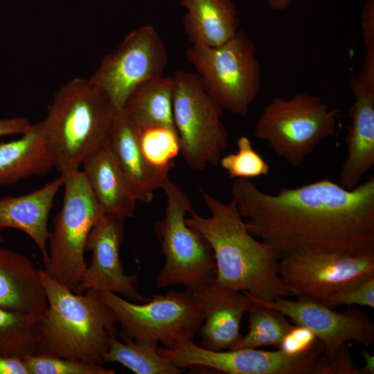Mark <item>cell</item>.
I'll list each match as a JSON object with an SVG mask.
<instances>
[{"label": "cell", "instance_id": "obj_12", "mask_svg": "<svg viewBox=\"0 0 374 374\" xmlns=\"http://www.w3.org/2000/svg\"><path fill=\"white\" fill-rule=\"evenodd\" d=\"M159 352L181 368L202 367L229 374H314V366L323 353L324 345L317 339L308 352L297 356L280 350L266 351L256 348L214 350L198 346L193 341Z\"/></svg>", "mask_w": 374, "mask_h": 374}, {"label": "cell", "instance_id": "obj_10", "mask_svg": "<svg viewBox=\"0 0 374 374\" xmlns=\"http://www.w3.org/2000/svg\"><path fill=\"white\" fill-rule=\"evenodd\" d=\"M173 117L180 152L193 169L218 164L228 147L223 109L211 98L196 73L177 71L172 76Z\"/></svg>", "mask_w": 374, "mask_h": 374}, {"label": "cell", "instance_id": "obj_37", "mask_svg": "<svg viewBox=\"0 0 374 374\" xmlns=\"http://www.w3.org/2000/svg\"><path fill=\"white\" fill-rule=\"evenodd\" d=\"M364 357L366 364L365 367L360 369L361 373L364 374H373L374 373V366H373V356H371L369 353L366 350L359 352Z\"/></svg>", "mask_w": 374, "mask_h": 374}, {"label": "cell", "instance_id": "obj_23", "mask_svg": "<svg viewBox=\"0 0 374 374\" xmlns=\"http://www.w3.org/2000/svg\"><path fill=\"white\" fill-rule=\"evenodd\" d=\"M21 136L0 143V186L43 176L55 168L51 148L38 123Z\"/></svg>", "mask_w": 374, "mask_h": 374}, {"label": "cell", "instance_id": "obj_36", "mask_svg": "<svg viewBox=\"0 0 374 374\" xmlns=\"http://www.w3.org/2000/svg\"><path fill=\"white\" fill-rule=\"evenodd\" d=\"M274 10L283 11L289 8L294 0H264Z\"/></svg>", "mask_w": 374, "mask_h": 374}, {"label": "cell", "instance_id": "obj_24", "mask_svg": "<svg viewBox=\"0 0 374 374\" xmlns=\"http://www.w3.org/2000/svg\"><path fill=\"white\" fill-rule=\"evenodd\" d=\"M173 90L172 77L152 79L141 84L130 95L121 111L138 127L163 125L176 130Z\"/></svg>", "mask_w": 374, "mask_h": 374}, {"label": "cell", "instance_id": "obj_9", "mask_svg": "<svg viewBox=\"0 0 374 374\" xmlns=\"http://www.w3.org/2000/svg\"><path fill=\"white\" fill-rule=\"evenodd\" d=\"M64 187L62 206L53 220L44 270L76 293L87 267L84 255L87 238L105 213L82 170L65 177Z\"/></svg>", "mask_w": 374, "mask_h": 374}, {"label": "cell", "instance_id": "obj_17", "mask_svg": "<svg viewBox=\"0 0 374 374\" xmlns=\"http://www.w3.org/2000/svg\"><path fill=\"white\" fill-rule=\"evenodd\" d=\"M204 314L201 346L214 350L231 348L242 337L240 323L252 301L246 293L211 285L194 291Z\"/></svg>", "mask_w": 374, "mask_h": 374}, {"label": "cell", "instance_id": "obj_7", "mask_svg": "<svg viewBox=\"0 0 374 374\" xmlns=\"http://www.w3.org/2000/svg\"><path fill=\"white\" fill-rule=\"evenodd\" d=\"M253 41L242 30L215 46L192 44L185 53L204 88L223 109L246 117L260 86Z\"/></svg>", "mask_w": 374, "mask_h": 374}, {"label": "cell", "instance_id": "obj_5", "mask_svg": "<svg viewBox=\"0 0 374 374\" xmlns=\"http://www.w3.org/2000/svg\"><path fill=\"white\" fill-rule=\"evenodd\" d=\"M161 188L167 197L164 217L154 224L165 261L156 278L158 288L183 285L197 291L211 285L216 276L213 249L207 240L186 223L193 211L187 195L169 178Z\"/></svg>", "mask_w": 374, "mask_h": 374}, {"label": "cell", "instance_id": "obj_11", "mask_svg": "<svg viewBox=\"0 0 374 374\" xmlns=\"http://www.w3.org/2000/svg\"><path fill=\"white\" fill-rule=\"evenodd\" d=\"M167 64V50L161 37L154 26L143 25L105 55L88 79L120 112L139 86L163 76Z\"/></svg>", "mask_w": 374, "mask_h": 374}, {"label": "cell", "instance_id": "obj_20", "mask_svg": "<svg viewBox=\"0 0 374 374\" xmlns=\"http://www.w3.org/2000/svg\"><path fill=\"white\" fill-rule=\"evenodd\" d=\"M64 184V178L60 176L26 195L0 199V231L12 228L28 235L42 253L43 262L48 256L49 213L55 197Z\"/></svg>", "mask_w": 374, "mask_h": 374}, {"label": "cell", "instance_id": "obj_16", "mask_svg": "<svg viewBox=\"0 0 374 374\" xmlns=\"http://www.w3.org/2000/svg\"><path fill=\"white\" fill-rule=\"evenodd\" d=\"M354 102L346 136L347 157L337 184L351 190L374 166V74L360 72L350 82Z\"/></svg>", "mask_w": 374, "mask_h": 374}, {"label": "cell", "instance_id": "obj_4", "mask_svg": "<svg viewBox=\"0 0 374 374\" xmlns=\"http://www.w3.org/2000/svg\"><path fill=\"white\" fill-rule=\"evenodd\" d=\"M118 112L89 79L73 78L56 92L38 124L60 176L79 170L91 152L107 143Z\"/></svg>", "mask_w": 374, "mask_h": 374}, {"label": "cell", "instance_id": "obj_22", "mask_svg": "<svg viewBox=\"0 0 374 374\" xmlns=\"http://www.w3.org/2000/svg\"><path fill=\"white\" fill-rule=\"evenodd\" d=\"M186 9L183 23L192 44L215 46L239 30L238 12L232 0H179Z\"/></svg>", "mask_w": 374, "mask_h": 374}, {"label": "cell", "instance_id": "obj_26", "mask_svg": "<svg viewBox=\"0 0 374 374\" xmlns=\"http://www.w3.org/2000/svg\"><path fill=\"white\" fill-rule=\"evenodd\" d=\"M247 313L249 331L230 349L257 348L265 346L278 349L285 335L294 326L280 312L253 301Z\"/></svg>", "mask_w": 374, "mask_h": 374}, {"label": "cell", "instance_id": "obj_13", "mask_svg": "<svg viewBox=\"0 0 374 374\" xmlns=\"http://www.w3.org/2000/svg\"><path fill=\"white\" fill-rule=\"evenodd\" d=\"M372 273L374 251L358 254L303 251L280 260V277L291 296L321 304L345 283Z\"/></svg>", "mask_w": 374, "mask_h": 374}, {"label": "cell", "instance_id": "obj_2", "mask_svg": "<svg viewBox=\"0 0 374 374\" xmlns=\"http://www.w3.org/2000/svg\"><path fill=\"white\" fill-rule=\"evenodd\" d=\"M199 190L211 216L202 217L193 210L186 223L202 235L213 249L216 276L211 285L247 292L265 302L292 296L280 277L278 254L253 238L234 201L223 202Z\"/></svg>", "mask_w": 374, "mask_h": 374}, {"label": "cell", "instance_id": "obj_38", "mask_svg": "<svg viewBox=\"0 0 374 374\" xmlns=\"http://www.w3.org/2000/svg\"><path fill=\"white\" fill-rule=\"evenodd\" d=\"M3 241V237L2 235L0 234V242H1Z\"/></svg>", "mask_w": 374, "mask_h": 374}, {"label": "cell", "instance_id": "obj_3", "mask_svg": "<svg viewBox=\"0 0 374 374\" xmlns=\"http://www.w3.org/2000/svg\"><path fill=\"white\" fill-rule=\"evenodd\" d=\"M48 309L39 323L34 355L78 359L103 365L118 319L99 291L78 294L40 269Z\"/></svg>", "mask_w": 374, "mask_h": 374}, {"label": "cell", "instance_id": "obj_6", "mask_svg": "<svg viewBox=\"0 0 374 374\" xmlns=\"http://www.w3.org/2000/svg\"><path fill=\"white\" fill-rule=\"evenodd\" d=\"M339 110L308 92L275 97L263 108L254 136L293 168L301 166L319 143L332 135Z\"/></svg>", "mask_w": 374, "mask_h": 374}, {"label": "cell", "instance_id": "obj_21", "mask_svg": "<svg viewBox=\"0 0 374 374\" xmlns=\"http://www.w3.org/2000/svg\"><path fill=\"white\" fill-rule=\"evenodd\" d=\"M81 166L105 213L124 218L134 215L137 201L107 143L91 152Z\"/></svg>", "mask_w": 374, "mask_h": 374}, {"label": "cell", "instance_id": "obj_14", "mask_svg": "<svg viewBox=\"0 0 374 374\" xmlns=\"http://www.w3.org/2000/svg\"><path fill=\"white\" fill-rule=\"evenodd\" d=\"M243 292L254 302L280 312L294 324L310 329L323 344V354L327 357H331L339 346L349 341L366 347L374 342V323L366 313L358 310L337 312L308 298L292 301L279 297L265 302Z\"/></svg>", "mask_w": 374, "mask_h": 374}, {"label": "cell", "instance_id": "obj_8", "mask_svg": "<svg viewBox=\"0 0 374 374\" xmlns=\"http://www.w3.org/2000/svg\"><path fill=\"white\" fill-rule=\"evenodd\" d=\"M121 325V338L136 341L161 343L167 349L194 341L204 314L194 291L170 290L154 294L141 304L109 292H99Z\"/></svg>", "mask_w": 374, "mask_h": 374}, {"label": "cell", "instance_id": "obj_32", "mask_svg": "<svg viewBox=\"0 0 374 374\" xmlns=\"http://www.w3.org/2000/svg\"><path fill=\"white\" fill-rule=\"evenodd\" d=\"M316 374H362L351 358L348 343L339 346L331 357L323 353L317 360Z\"/></svg>", "mask_w": 374, "mask_h": 374}, {"label": "cell", "instance_id": "obj_1", "mask_svg": "<svg viewBox=\"0 0 374 374\" xmlns=\"http://www.w3.org/2000/svg\"><path fill=\"white\" fill-rule=\"evenodd\" d=\"M234 201L248 231L280 258L303 251H374V177L348 190L328 179L276 194L235 179Z\"/></svg>", "mask_w": 374, "mask_h": 374}, {"label": "cell", "instance_id": "obj_19", "mask_svg": "<svg viewBox=\"0 0 374 374\" xmlns=\"http://www.w3.org/2000/svg\"><path fill=\"white\" fill-rule=\"evenodd\" d=\"M107 145L136 201L150 203L168 175L145 161L139 145L137 127L122 111L116 116Z\"/></svg>", "mask_w": 374, "mask_h": 374}, {"label": "cell", "instance_id": "obj_15", "mask_svg": "<svg viewBox=\"0 0 374 374\" xmlns=\"http://www.w3.org/2000/svg\"><path fill=\"white\" fill-rule=\"evenodd\" d=\"M125 219L105 213L92 228L85 247L86 251L91 253V260L87 265L76 293L96 289L121 294L132 301L143 303L150 300L140 293L137 276L124 272L120 250Z\"/></svg>", "mask_w": 374, "mask_h": 374}, {"label": "cell", "instance_id": "obj_28", "mask_svg": "<svg viewBox=\"0 0 374 374\" xmlns=\"http://www.w3.org/2000/svg\"><path fill=\"white\" fill-rule=\"evenodd\" d=\"M140 150L148 163L157 171L168 175L180 152V143L175 130L163 126L137 127Z\"/></svg>", "mask_w": 374, "mask_h": 374}, {"label": "cell", "instance_id": "obj_34", "mask_svg": "<svg viewBox=\"0 0 374 374\" xmlns=\"http://www.w3.org/2000/svg\"><path fill=\"white\" fill-rule=\"evenodd\" d=\"M32 124L22 117L0 119V136L11 134H24Z\"/></svg>", "mask_w": 374, "mask_h": 374}, {"label": "cell", "instance_id": "obj_25", "mask_svg": "<svg viewBox=\"0 0 374 374\" xmlns=\"http://www.w3.org/2000/svg\"><path fill=\"white\" fill-rule=\"evenodd\" d=\"M112 337L105 362H117L136 374H180L183 368L177 366L161 355L157 343L136 341Z\"/></svg>", "mask_w": 374, "mask_h": 374}, {"label": "cell", "instance_id": "obj_18", "mask_svg": "<svg viewBox=\"0 0 374 374\" xmlns=\"http://www.w3.org/2000/svg\"><path fill=\"white\" fill-rule=\"evenodd\" d=\"M0 308L40 320L48 300L40 269L26 256L0 247Z\"/></svg>", "mask_w": 374, "mask_h": 374}, {"label": "cell", "instance_id": "obj_35", "mask_svg": "<svg viewBox=\"0 0 374 374\" xmlns=\"http://www.w3.org/2000/svg\"><path fill=\"white\" fill-rule=\"evenodd\" d=\"M0 374H29L23 358L0 356Z\"/></svg>", "mask_w": 374, "mask_h": 374}, {"label": "cell", "instance_id": "obj_33", "mask_svg": "<svg viewBox=\"0 0 374 374\" xmlns=\"http://www.w3.org/2000/svg\"><path fill=\"white\" fill-rule=\"evenodd\" d=\"M317 340L316 335L310 329L294 324L285 335L278 349L286 355L297 356L310 350Z\"/></svg>", "mask_w": 374, "mask_h": 374}, {"label": "cell", "instance_id": "obj_29", "mask_svg": "<svg viewBox=\"0 0 374 374\" xmlns=\"http://www.w3.org/2000/svg\"><path fill=\"white\" fill-rule=\"evenodd\" d=\"M237 152L220 159L219 163L227 175L233 179H251L267 175L268 163L253 148L251 141L245 136L237 141Z\"/></svg>", "mask_w": 374, "mask_h": 374}, {"label": "cell", "instance_id": "obj_30", "mask_svg": "<svg viewBox=\"0 0 374 374\" xmlns=\"http://www.w3.org/2000/svg\"><path fill=\"white\" fill-rule=\"evenodd\" d=\"M29 374H114L103 365L78 359L31 355L23 358Z\"/></svg>", "mask_w": 374, "mask_h": 374}, {"label": "cell", "instance_id": "obj_31", "mask_svg": "<svg viewBox=\"0 0 374 374\" xmlns=\"http://www.w3.org/2000/svg\"><path fill=\"white\" fill-rule=\"evenodd\" d=\"M355 304L374 308V273L348 281L332 293L323 303L332 309Z\"/></svg>", "mask_w": 374, "mask_h": 374}, {"label": "cell", "instance_id": "obj_27", "mask_svg": "<svg viewBox=\"0 0 374 374\" xmlns=\"http://www.w3.org/2000/svg\"><path fill=\"white\" fill-rule=\"evenodd\" d=\"M39 320L0 308V356L24 358L34 355Z\"/></svg>", "mask_w": 374, "mask_h": 374}]
</instances>
